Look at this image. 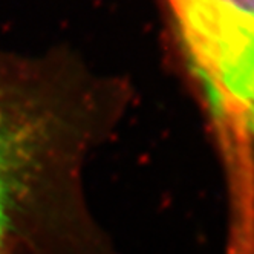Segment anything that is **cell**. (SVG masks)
<instances>
[{"mask_svg":"<svg viewBox=\"0 0 254 254\" xmlns=\"http://www.w3.org/2000/svg\"><path fill=\"white\" fill-rule=\"evenodd\" d=\"M98 126L0 97V254L100 253L80 194Z\"/></svg>","mask_w":254,"mask_h":254,"instance_id":"cell-1","label":"cell"},{"mask_svg":"<svg viewBox=\"0 0 254 254\" xmlns=\"http://www.w3.org/2000/svg\"><path fill=\"white\" fill-rule=\"evenodd\" d=\"M190 59L224 107L254 112V0H170Z\"/></svg>","mask_w":254,"mask_h":254,"instance_id":"cell-2","label":"cell"}]
</instances>
